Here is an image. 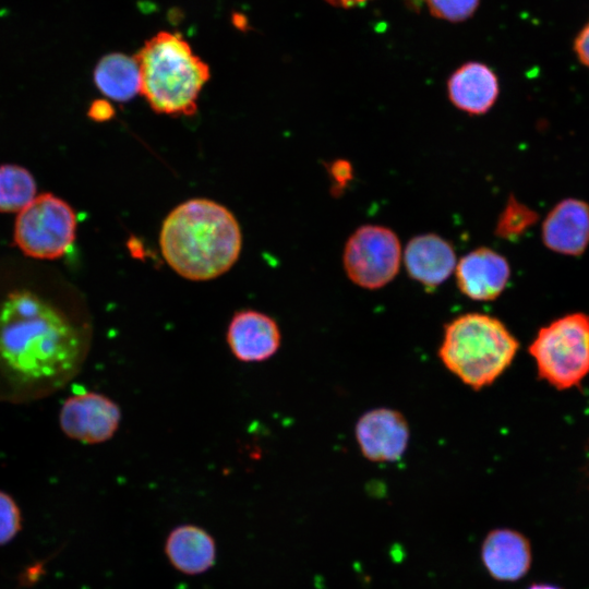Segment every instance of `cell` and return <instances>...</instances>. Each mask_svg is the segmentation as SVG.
<instances>
[{
  "mask_svg": "<svg viewBox=\"0 0 589 589\" xmlns=\"http://www.w3.org/2000/svg\"><path fill=\"white\" fill-rule=\"evenodd\" d=\"M87 352V334L61 310L31 291L0 305V364L17 380L55 385L74 375Z\"/></svg>",
  "mask_w": 589,
  "mask_h": 589,
  "instance_id": "obj_1",
  "label": "cell"
},
{
  "mask_svg": "<svg viewBox=\"0 0 589 589\" xmlns=\"http://www.w3.org/2000/svg\"><path fill=\"white\" fill-rule=\"evenodd\" d=\"M159 244L168 265L183 278L211 280L228 272L242 247L232 213L212 200H189L163 223Z\"/></svg>",
  "mask_w": 589,
  "mask_h": 589,
  "instance_id": "obj_2",
  "label": "cell"
},
{
  "mask_svg": "<svg viewBox=\"0 0 589 589\" xmlns=\"http://www.w3.org/2000/svg\"><path fill=\"white\" fill-rule=\"evenodd\" d=\"M134 57L140 68L141 94L153 110L176 116L196 112L211 70L181 34L158 32Z\"/></svg>",
  "mask_w": 589,
  "mask_h": 589,
  "instance_id": "obj_3",
  "label": "cell"
},
{
  "mask_svg": "<svg viewBox=\"0 0 589 589\" xmlns=\"http://www.w3.org/2000/svg\"><path fill=\"white\" fill-rule=\"evenodd\" d=\"M518 349L519 341L501 320L470 312L446 323L437 356L465 385L480 390L509 368Z\"/></svg>",
  "mask_w": 589,
  "mask_h": 589,
  "instance_id": "obj_4",
  "label": "cell"
},
{
  "mask_svg": "<svg viewBox=\"0 0 589 589\" xmlns=\"http://www.w3.org/2000/svg\"><path fill=\"white\" fill-rule=\"evenodd\" d=\"M528 351L541 380L556 389L578 386L589 375V315L570 313L542 326Z\"/></svg>",
  "mask_w": 589,
  "mask_h": 589,
  "instance_id": "obj_5",
  "label": "cell"
},
{
  "mask_svg": "<svg viewBox=\"0 0 589 589\" xmlns=\"http://www.w3.org/2000/svg\"><path fill=\"white\" fill-rule=\"evenodd\" d=\"M76 216L62 199L44 193L17 215L14 242L27 256L55 260L64 255L75 239Z\"/></svg>",
  "mask_w": 589,
  "mask_h": 589,
  "instance_id": "obj_6",
  "label": "cell"
},
{
  "mask_svg": "<svg viewBox=\"0 0 589 589\" xmlns=\"http://www.w3.org/2000/svg\"><path fill=\"white\" fill-rule=\"evenodd\" d=\"M401 245L394 230L382 225H362L347 239L342 265L349 280L369 290L383 288L398 274Z\"/></svg>",
  "mask_w": 589,
  "mask_h": 589,
  "instance_id": "obj_7",
  "label": "cell"
},
{
  "mask_svg": "<svg viewBox=\"0 0 589 589\" xmlns=\"http://www.w3.org/2000/svg\"><path fill=\"white\" fill-rule=\"evenodd\" d=\"M120 421L121 410L118 404L96 392L69 396L59 414L62 432L84 444L107 442L117 432Z\"/></svg>",
  "mask_w": 589,
  "mask_h": 589,
  "instance_id": "obj_8",
  "label": "cell"
},
{
  "mask_svg": "<svg viewBox=\"0 0 589 589\" xmlns=\"http://www.w3.org/2000/svg\"><path fill=\"white\" fill-rule=\"evenodd\" d=\"M354 435L362 455L374 462L399 460L409 443V425L401 412L374 408L357 421Z\"/></svg>",
  "mask_w": 589,
  "mask_h": 589,
  "instance_id": "obj_9",
  "label": "cell"
},
{
  "mask_svg": "<svg viewBox=\"0 0 589 589\" xmlns=\"http://www.w3.org/2000/svg\"><path fill=\"white\" fill-rule=\"evenodd\" d=\"M457 287L473 301L488 302L497 299L510 278L507 259L488 247H479L457 261L455 267Z\"/></svg>",
  "mask_w": 589,
  "mask_h": 589,
  "instance_id": "obj_10",
  "label": "cell"
},
{
  "mask_svg": "<svg viewBox=\"0 0 589 589\" xmlns=\"http://www.w3.org/2000/svg\"><path fill=\"white\" fill-rule=\"evenodd\" d=\"M226 340L235 358L242 362H262L279 349L281 334L277 322L256 310H241L231 317Z\"/></svg>",
  "mask_w": 589,
  "mask_h": 589,
  "instance_id": "obj_11",
  "label": "cell"
},
{
  "mask_svg": "<svg viewBox=\"0 0 589 589\" xmlns=\"http://www.w3.org/2000/svg\"><path fill=\"white\" fill-rule=\"evenodd\" d=\"M541 239L555 253L581 255L589 247V203L575 197L561 200L544 217Z\"/></svg>",
  "mask_w": 589,
  "mask_h": 589,
  "instance_id": "obj_12",
  "label": "cell"
},
{
  "mask_svg": "<svg viewBox=\"0 0 589 589\" xmlns=\"http://www.w3.org/2000/svg\"><path fill=\"white\" fill-rule=\"evenodd\" d=\"M402 261L409 277L426 289L447 280L457 264L453 244L434 232L412 237L405 247Z\"/></svg>",
  "mask_w": 589,
  "mask_h": 589,
  "instance_id": "obj_13",
  "label": "cell"
},
{
  "mask_svg": "<svg viewBox=\"0 0 589 589\" xmlns=\"http://www.w3.org/2000/svg\"><path fill=\"white\" fill-rule=\"evenodd\" d=\"M446 91L454 107L471 116H481L496 103L500 83L488 64L468 61L449 75Z\"/></svg>",
  "mask_w": 589,
  "mask_h": 589,
  "instance_id": "obj_14",
  "label": "cell"
},
{
  "mask_svg": "<svg viewBox=\"0 0 589 589\" xmlns=\"http://www.w3.org/2000/svg\"><path fill=\"white\" fill-rule=\"evenodd\" d=\"M481 561L495 580L517 581L530 569L532 561L530 542L517 530L493 529L482 541Z\"/></svg>",
  "mask_w": 589,
  "mask_h": 589,
  "instance_id": "obj_15",
  "label": "cell"
},
{
  "mask_svg": "<svg viewBox=\"0 0 589 589\" xmlns=\"http://www.w3.org/2000/svg\"><path fill=\"white\" fill-rule=\"evenodd\" d=\"M164 549L170 565L185 575L204 574L216 563L215 539L206 529L194 524H182L172 528Z\"/></svg>",
  "mask_w": 589,
  "mask_h": 589,
  "instance_id": "obj_16",
  "label": "cell"
},
{
  "mask_svg": "<svg viewBox=\"0 0 589 589\" xmlns=\"http://www.w3.org/2000/svg\"><path fill=\"white\" fill-rule=\"evenodd\" d=\"M96 87L108 98L128 101L141 93V75L134 56L111 52L99 59L94 70Z\"/></svg>",
  "mask_w": 589,
  "mask_h": 589,
  "instance_id": "obj_17",
  "label": "cell"
},
{
  "mask_svg": "<svg viewBox=\"0 0 589 589\" xmlns=\"http://www.w3.org/2000/svg\"><path fill=\"white\" fill-rule=\"evenodd\" d=\"M32 173L19 165L0 166V212H21L36 196Z\"/></svg>",
  "mask_w": 589,
  "mask_h": 589,
  "instance_id": "obj_18",
  "label": "cell"
},
{
  "mask_svg": "<svg viewBox=\"0 0 589 589\" xmlns=\"http://www.w3.org/2000/svg\"><path fill=\"white\" fill-rule=\"evenodd\" d=\"M538 218L537 212L510 196L498 217L495 233L501 238L515 240L534 225Z\"/></svg>",
  "mask_w": 589,
  "mask_h": 589,
  "instance_id": "obj_19",
  "label": "cell"
},
{
  "mask_svg": "<svg viewBox=\"0 0 589 589\" xmlns=\"http://www.w3.org/2000/svg\"><path fill=\"white\" fill-rule=\"evenodd\" d=\"M430 14L438 20L460 23L470 19L481 0H421Z\"/></svg>",
  "mask_w": 589,
  "mask_h": 589,
  "instance_id": "obj_20",
  "label": "cell"
},
{
  "mask_svg": "<svg viewBox=\"0 0 589 589\" xmlns=\"http://www.w3.org/2000/svg\"><path fill=\"white\" fill-rule=\"evenodd\" d=\"M22 529V514L15 500L0 491V546L11 542Z\"/></svg>",
  "mask_w": 589,
  "mask_h": 589,
  "instance_id": "obj_21",
  "label": "cell"
},
{
  "mask_svg": "<svg viewBox=\"0 0 589 589\" xmlns=\"http://www.w3.org/2000/svg\"><path fill=\"white\" fill-rule=\"evenodd\" d=\"M87 116L96 122H105L112 119L115 109L107 99H96L91 104Z\"/></svg>",
  "mask_w": 589,
  "mask_h": 589,
  "instance_id": "obj_22",
  "label": "cell"
},
{
  "mask_svg": "<svg viewBox=\"0 0 589 589\" xmlns=\"http://www.w3.org/2000/svg\"><path fill=\"white\" fill-rule=\"evenodd\" d=\"M578 60L589 69V22L581 28L574 41Z\"/></svg>",
  "mask_w": 589,
  "mask_h": 589,
  "instance_id": "obj_23",
  "label": "cell"
},
{
  "mask_svg": "<svg viewBox=\"0 0 589 589\" xmlns=\"http://www.w3.org/2000/svg\"><path fill=\"white\" fill-rule=\"evenodd\" d=\"M330 175L338 188H344L352 176V168L347 160H336L330 165Z\"/></svg>",
  "mask_w": 589,
  "mask_h": 589,
  "instance_id": "obj_24",
  "label": "cell"
},
{
  "mask_svg": "<svg viewBox=\"0 0 589 589\" xmlns=\"http://www.w3.org/2000/svg\"><path fill=\"white\" fill-rule=\"evenodd\" d=\"M324 1H326L328 4L333 7H337L341 9H350L353 7L361 5L370 0H324Z\"/></svg>",
  "mask_w": 589,
  "mask_h": 589,
  "instance_id": "obj_25",
  "label": "cell"
},
{
  "mask_svg": "<svg viewBox=\"0 0 589 589\" xmlns=\"http://www.w3.org/2000/svg\"><path fill=\"white\" fill-rule=\"evenodd\" d=\"M528 589H562L558 586L551 584H533L528 587Z\"/></svg>",
  "mask_w": 589,
  "mask_h": 589,
  "instance_id": "obj_26",
  "label": "cell"
}]
</instances>
